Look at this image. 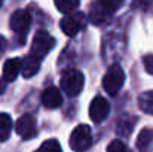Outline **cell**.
<instances>
[{
  "label": "cell",
  "instance_id": "6da1fadb",
  "mask_svg": "<svg viewBox=\"0 0 153 152\" xmlns=\"http://www.w3.org/2000/svg\"><path fill=\"white\" fill-rule=\"evenodd\" d=\"M125 0H97L91 7V19L94 24L107 22L111 15L120 9Z\"/></svg>",
  "mask_w": 153,
  "mask_h": 152
},
{
  "label": "cell",
  "instance_id": "7a4b0ae2",
  "mask_svg": "<svg viewBox=\"0 0 153 152\" xmlns=\"http://www.w3.org/2000/svg\"><path fill=\"white\" fill-rule=\"evenodd\" d=\"M83 82H85V76L77 69H67V70H64V73L61 76V88L65 94H68L71 97L77 96L82 91Z\"/></svg>",
  "mask_w": 153,
  "mask_h": 152
},
{
  "label": "cell",
  "instance_id": "3957f363",
  "mask_svg": "<svg viewBox=\"0 0 153 152\" xmlns=\"http://www.w3.org/2000/svg\"><path fill=\"white\" fill-rule=\"evenodd\" d=\"M125 84V73L120 67V64H111L105 73V76L102 78V87L105 90L107 94L110 96H116L120 88Z\"/></svg>",
  "mask_w": 153,
  "mask_h": 152
},
{
  "label": "cell",
  "instance_id": "277c9868",
  "mask_svg": "<svg viewBox=\"0 0 153 152\" xmlns=\"http://www.w3.org/2000/svg\"><path fill=\"white\" fill-rule=\"evenodd\" d=\"M92 143V133L91 128L85 124L77 125L70 136V148L74 152H83L86 151Z\"/></svg>",
  "mask_w": 153,
  "mask_h": 152
},
{
  "label": "cell",
  "instance_id": "5b68a950",
  "mask_svg": "<svg viewBox=\"0 0 153 152\" xmlns=\"http://www.w3.org/2000/svg\"><path fill=\"white\" fill-rule=\"evenodd\" d=\"M53 45H55V39L51 34L48 31H45V30H39L34 34V39H33L31 54L42 60L45 55L49 54V51L53 48Z\"/></svg>",
  "mask_w": 153,
  "mask_h": 152
},
{
  "label": "cell",
  "instance_id": "8992f818",
  "mask_svg": "<svg viewBox=\"0 0 153 152\" xmlns=\"http://www.w3.org/2000/svg\"><path fill=\"white\" fill-rule=\"evenodd\" d=\"M30 24H31V16L27 10L24 9H18L12 13L10 16V28L18 33V34H22L25 36L28 28H30Z\"/></svg>",
  "mask_w": 153,
  "mask_h": 152
},
{
  "label": "cell",
  "instance_id": "52a82bcc",
  "mask_svg": "<svg viewBox=\"0 0 153 152\" xmlns=\"http://www.w3.org/2000/svg\"><path fill=\"white\" fill-rule=\"evenodd\" d=\"M15 131L24 140H28V139L34 137L36 133H37V125H36L34 116H31V115H22L16 121V124H15Z\"/></svg>",
  "mask_w": 153,
  "mask_h": 152
},
{
  "label": "cell",
  "instance_id": "ba28073f",
  "mask_svg": "<svg viewBox=\"0 0 153 152\" xmlns=\"http://www.w3.org/2000/svg\"><path fill=\"white\" fill-rule=\"evenodd\" d=\"M108 112H110V104L101 96H97L89 106V116H91L92 122H95V124L102 122L108 116Z\"/></svg>",
  "mask_w": 153,
  "mask_h": 152
},
{
  "label": "cell",
  "instance_id": "9c48e42d",
  "mask_svg": "<svg viewBox=\"0 0 153 152\" xmlns=\"http://www.w3.org/2000/svg\"><path fill=\"white\" fill-rule=\"evenodd\" d=\"M82 25H83V16L79 15V13H76V15L70 13V15L64 16L61 19V22H59V27L64 31V34H67L70 37L76 36L77 31L82 28Z\"/></svg>",
  "mask_w": 153,
  "mask_h": 152
},
{
  "label": "cell",
  "instance_id": "30bf717a",
  "mask_svg": "<svg viewBox=\"0 0 153 152\" xmlns=\"http://www.w3.org/2000/svg\"><path fill=\"white\" fill-rule=\"evenodd\" d=\"M39 69H40V58H37L36 55L30 54L21 60V73L24 78L34 76L39 72Z\"/></svg>",
  "mask_w": 153,
  "mask_h": 152
},
{
  "label": "cell",
  "instance_id": "8fae6325",
  "mask_svg": "<svg viewBox=\"0 0 153 152\" xmlns=\"http://www.w3.org/2000/svg\"><path fill=\"white\" fill-rule=\"evenodd\" d=\"M62 103V96L59 93L58 88L55 87H49L42 93V104L48 109H56L59 107Z\"/></svg>",
  "mask_w": 153,
  "mask_h": 152
},
{
  "label": "cell",
  "instance_id": "7c38bea8",
  "mask_svg": "<svg viewBox=\"0 0 153 152\" xmlns=\"http://www.w3.org/2000/svg\"><path fill=\"white\" fill-rule=\"evenodd\" d=\"M21 72V60L19 58H10L3 66V79L4 82H12L18 78Z\"/></svg>",
  "mask_w": 153,
  "mask_h": 152
},
{
  "label": "cell",
  "instance_id": "4fadbf2b",
  "mask_svg": "<svg viewBox=\"0 0 153 152\" xmlns=\"http://www.w3.org/2000/svg\"><path fill=\"white\" fill-rule=\"evenodd\" d=\"M137 148L140 152H152L153 151V130L143 128L137 137Z\"/></svg>",
  "mask_w": 153,
  "mask_h": 152
},
{
  "label": "cell",
  "instance_id": "5bb4252c",
  "mask_svg": "<svg viewBox=\"0 0 153 152\" xmlns=\"http://www.w3.org/2000/svg\"><path fill=\"white\" fill-rule=\"evenodd\" d=\"M12 131V118L7 113H0V142L9 139Z\"/></svg>",
  "mask_w": 153,
  "mask_h": 152
},
{
  "label": "cell",
  "instance_id": "9a60e30c",
  "mask_svg": "<svg viewBox=\"0 0 153 152\" xmlns=\"http://www.w3.org/2000/svg\"><path fill=\"white\" fill-rule=\"evenodd\" d=\"M134 125H135V118L125 115V116H122V118L119 119V122H117V125H116V130H117L119 134L128 136V134L132 131Z\"/></svg>",
  "mask_w": 153,
  "mask_h": 152
},
{
  "label": "cell",
  "instance_id": "2e32d148",
  "mask_svg": "<svg viewBox=\"0 0 153 152\" xmlns=\"http://www.w3.org/2000/svg\"><path fill=\"white\" fill-rule=\"evenodd\" d=\"M79 4H80V0H55L56 9L65 15L74 13L76 9L79 7Z\"/></svg>",
  "mask_w": 153,
  "mask_h": 152
},
{
  "label": "cell",
  "instance_id": "e0dca14e",
  "mask_svg": "<svg viewBox=\"0 0 153 152\" xmlns=\"http://www.w3.org/2000/svg\"><path fill=\"white\" fill-rule=\"evenodd\" d=\"M138 106L144 113L153 115V91H146L138 97Z\"/></svg>",
  "mask_w": 153,
  "mask_h": 152
},
{
  "label": "cell",
  "instance_id": "ac0fdd59",
  "mask_svg": "<svg viewBox=\"0 0 153 152\" xmlns=\"http://www.w3.org/2000/svg\"><path fill=\"white\" fill-rule=\"evenodd\" d=\"M37 152H62V151H61V145H59L58 140L49 139L45 143H42V146L39 148Z\"/></svg>",
  "mask_w": 153,
  "mask_h": 152
},
{
  "label": "cell",
  "instance_id": "d6986e66",
  "mask_svg": "<svg viewBox=\"0 0 153 152\" xmlns=\"http://www.w3.org/2000/svg\"><path fill=\"white\" fill-rule=\"evenodd\" d=\"M107 152H129L126 149L125 143L120 140H113L108 146H107Z\"/></svg>",
  "mask_w": 153,
  "mask_h": 152
},
{
  "label": "cell",
  "instance_id": "ffe728a7",
  "mask_svg": "<svg viewBox=\"0 0 153 152\" xmlns=\"http://www.w3.org/2000/svg\"><path fill=\"white\" fill-rule=\"evenodd\" d=\"M143 64H144V69L147 70V73L153 75V55H150V54L144 55V58H143Z\"/></svg>",
  "mask_w": 153,
  "mask_h": 152
},
{
  "label": "cell",
  "instance_id": "44dd1931",
  "mask_svg": "<svg viewBox=\"0 0 153 152\" xmlns=\"http://www.w3.org/2000/svg\"><path fill=\"white\" fill-rule=\"evenodd\" d=\"M134 3H135V6H140V7H147V6L152 3V0H134Z\"/></svg>",
  "mask_w": 153,
  "mask_h": 152
},
{
  "label": "cell",
  "instance_id": "7402d4cb",
  "mask_svg": "<svg viewBox=\"0 0 153 152\" xmlns=\"http://www.w3.org/2000/svg\"><path fill=\"white\" fill-rule=\"evenodd\" d=\"M6 48H7V40L3 36H0V55L6 51Z\"/></svg>",
  "mask_w": 153,
  "mask_h": 152
},
{
  "label": "cell",
  "instance_id": "603a6c76",
  "mask_svg": "<svg viewBox=\"0 0 153 152\" xmlns=\"http://www.w3.org/2000/svg\"><path fill=\"white\" fill-rule=\"evenodd\" d=\"M0 6H1V0H0Z\"/></svg>",
  "mask_w": 153,
  "mask_h": 152
}]
</instances>
